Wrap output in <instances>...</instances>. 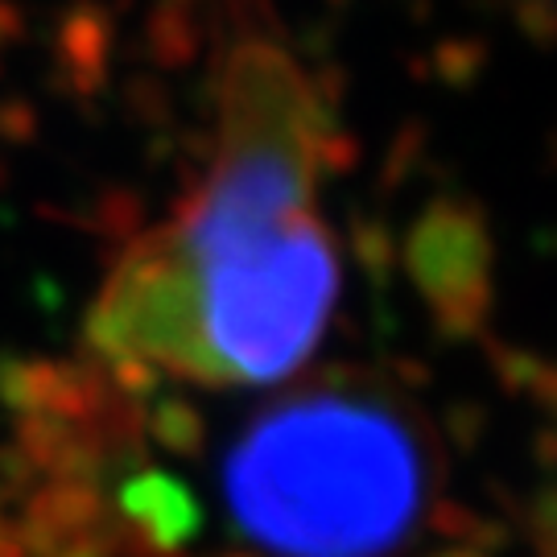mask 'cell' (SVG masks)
I'll use <instances>...</instances> for the list:
<instances>
[{
    "instance_id": "1",
    "label": "cell",
    "mask_w": 557,
    "mask_h": 557,
    "mask_svg": "<svg viewBox=\"0 0 557 557\" xmlns=\"http://www.w3.org/2000/svg\"><path fill=\"white\" fill-rule=\"evenodd\" d=\"M215 112L207 178L116 260L87 347L207 388L269 384L314 356L338 301L319 215L331 128L298 59L264 38L227 54Z\"/></svg>"
},
{
    "instance_id": "8",
    "label": "cell",
    "mask_w": 557,
    "mask_h": 557,
    "mask_svg": "<svg viewBox=\"0 0 557 557\" xmlns=\"http://www.w3.org/2000/svg\"><path fill=\"white\" fill-rule=\"evenodd\" d=\"M34 479H38L34 462L21 455L13 442H9V446H0V499L25 496V492L34 487Z\"/></svg>"
},
{
    "instance_id": "9",
    "label": "cell",
    "mask_w": 557,
    "mask_h": 557,
    "mask_svg": "<svg viewBox=\"0 0 557 557\" xmlns=\"http://www.w3.org/2000/svg\"><path fill=\"white\" fill-rule=\"evenodd\" d=\"M438 557H475V554H467V549H450V554H438Z\"/></svg>"
},
{
    "instance_id": "3",
    "label": "cell",
    "mask_w": 557,
    "mask_h": 557,
    "mask_svg": "<svg viewBox=\"0 0 557 557\" xmlns=\"http://www.w3.org/2000/svg\"><path fill=\"white\" fill-rule=\"evenodd\" d=\"M116 512L158 554L182 549L199 533L202 520L190 487H182L178 479L165 471H140V475L124 479V487L116 492Z\"/></svg>"
},
{
    "instance_id": "10",
    "label": "cell",
    "mask_w": 557,
    "mask_h": 557,
    "mask_svg": "<svg viewBox=\"0 0 557 557\" xmlns=\"http://www.w3.org/2000/svg\"><path fill=\"white\" fill-rule=\"evenodd\" d=\"M0 529H4V508H0Z\"/></svg>"
},
{
    "instance_id": "4",
    "label": "cell",
    "mask_w": 557,
    "mask_h": 557,
    "mask_svg": "<svg viewBox=\"0 0 557 557\" xmlns=\"http://www.w3.org/2000/svg\"><path fill=\"white\" fill-rule=\"evenodd\" d=\"M59 384V363L46 359H21V363H0V405L13 409L17 418L25 413H46Z\"/></svg>"
},
{
    "instance_id": "6",
    "label": "cell",
    "mask_w": 557,
    "mask_h": 557,
    "mask_svg": "<svg viewBox=\"0 0 557 557\" xmlns=\"http://www.w3.org/2000/svg\"><path fill=\"white\" fill-rule=\"evenodd\" d=\"M75 438H79V430L66 425L62 418H50V413H25V418H17V442H13V446L34 462V471L54 475V467L62 462V455L71 450V442Z\"/></svg>"
},
{
    "instance_id": "7",
    "label": "cell",
    "mask_w": 557,
    "mask_h": 557,
    "mask_svg": "<svg viewBox=\"0 0 557 557\" xmlns=\"http://www.w3.org/2000/svg\"><path fill=\"white\" fill-rule=\"evenodd\" d=\"M108 384H112L116 397L140 405V400H149L161 388V372L153 363H145V359H112Z\"/></svg>"
},
{
    "instance_id": "11",
    "label": "cell",
    "mask_w": 557,
    "mask_h": 557,
    "mask_svg": "<svg viewBox=\"0 0 557 557\" xmlns=\"http://www.w3.org/2000/svg\"><path fill=\"white\" fill-rule=\"evenodd\" d=\"M232 557H248V554H232Z\"/></svg>"
},
{
    "instance_id": "2",
    "label": "cell",
    "mask_w": 557,
    "mask_h": 557,
    "mask_svg": "<svg viewBox=\"0 0 557 557\" xmlns=\"http://www.w3.org/2000/svg\"><path fill=\"white\" fill-rule=\"evenodd\" d=\"M442 462L384 384L326 372L264 405L223 458V504L273 557H388L418 533Z\"/></svg>"
},
{
    "instance_id": "5",
    "label": "cell",
    "mask_w": 557,
    "mask_h": 557,
    "mask_svg": "<svg viewBox=\"0 0 557 557\" xmlns=\"http://www.w3.org/2000/svg\"><path fill=\"white\" fill-rule=\"evenodd\" d=\"M145 434L158 442L161 450L182 458H199L202 446H207V425H202V413L190 405V400H158L153 413L145 418Z\"/></svg>"
}]
</instances>
